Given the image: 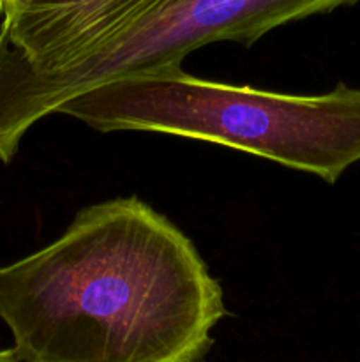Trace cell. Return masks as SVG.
<instances>
[{
	"label": "cell",
	"instance_id": "5b68a950",
	"mask_svg": "<svg viewBox=\"0 0 360 362\" xmlns=\"http://www.w3.org/2000/svg\"><path fill=\"white\" fill-rule=\"evenodd\" d=\"M27 2L28 0H0V14H2V20L4 18H11L18 11L23 9Z\"/></svg>",
	"mask_w": 360,
	"mask_h": 362
},
{
	"label": "cell",
	"instance_id": "6da1fadb",
	"mask_svg": "<svg viewBox=\"0 0 360 362\" xmlns=\"http://www.w3.org/2000/svg\"><path fill=\"white\" fill-rule=\"evenodd\" d=\"M224 317L196 246L138 197L83 209L0 267V320L20 362H201Z\"/></svg>",
	"mask_w": 360,
	"mask_h": 362
},
{
	"label": "cell",
	"instance_id": "8992f818",
	"mask_svg": "<svg viewBox=\"0 0 360 362\" xmlns=\"http://www.w3.org/2000/svg\"><path fill=\"white\" fill-rule=\"evenodd\" d=\"M0 362H20V361H18L14 350L9 349V350H0Z\"/></svg>",
	"mask_w": 360,
	"mask_h": 362
},
{
	"label": "cell",
	"instance_id": "7a4b0ae2",
	"mask_svg": "<svg viewBox=\"0 0 360 362\" xmlns=\"http://www.w3.org/2000/svg\"><path fill=\"white\" fill-rule=\"evenodd\" d=\"M101 133L150 131L260 156L335 184L360 161V88L316 95L203 80L169 66L95 85L59 106Z\"/></svg>",
	"mask_w": 360,
	"mask_h": 362
},
{
	"label": "cell",
	"instance_id": "277c9868",
	"mask_svg": "<svg viewBox=\"0 0 360 362\" xmlns=\"http://www.w3.org/2000/svg\"><path fill=\"white\" fill-rule=\"evenodd\" d=\"M154 0H28L0 25V74L46 73L74 62Z\"/></svg>",
	"mask_w": 360,
	"mask_h": 362
},
{
	"label": "cell",
	"instance_id": "3957f363",
	"mask_svg": "<svg viewBox=\"0 0 360 362\" xmlns=\"http://www.w3.org/2000/svg\"><path fill=\"white\" fill-rule=\"evenodd\" d=\"M360 0H154L74 62L46 73L0 74V161L11 163L34 124L67 99L116 78L182 66L217 41L251 46L274 28Z\"/></svg>",
	"mask_w": 360,
	"mask_h": 362
}]
</instances>
